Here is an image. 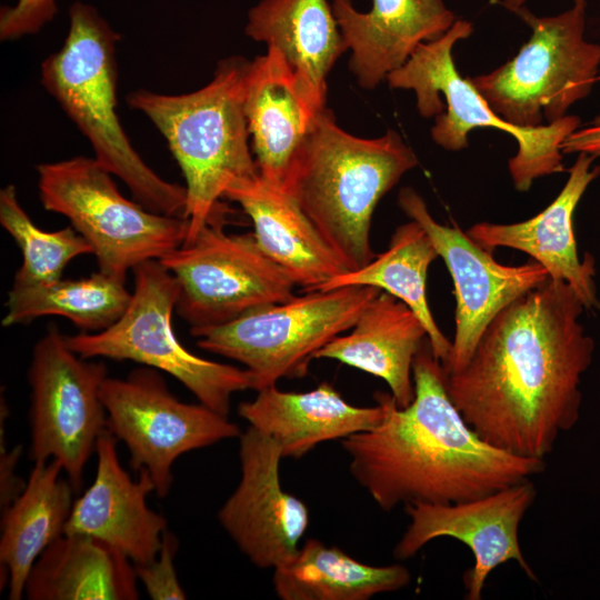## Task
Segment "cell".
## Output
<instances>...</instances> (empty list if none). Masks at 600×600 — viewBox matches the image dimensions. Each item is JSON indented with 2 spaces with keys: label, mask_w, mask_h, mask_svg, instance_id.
<instances>
[{
  "label": "cell",
  "mask_w": 600,
  "mask_h": 600,
  "mask_svg": "<svg viewBox=\"0 0 600 600\" xmlns=\"http://www.w3.org/2000/svg\"><path fill=\"white\" fill-rule=\"evenodd\" d=\"M583 309L571 286L548 278L506 306L466 366L447 374L452 402L482 440L544 460L577 423L594 349L579 321Z\"/></svg>",
  "instance_id": "obj_1"
},
{
  "label": "cell",
  "mask_w": 600,
  "mask_h": 600,
  "mask_svg": "<svg viewBox=\"0 0 600 600\" xmlns=\"http://www.w3.org/2000/svg\"><path fill=\"white\" fill-rule=\"evenodd\" d=\"M409 406L399 408L391 396L379 426L342 439L352 477L380 509L471 500L544 470V460L500 450L468 426L428 337L414 356Z\"/></svg>",
  "instance_id": "obj_2"
},
{
  "label": "cell",
  "mask_w": 600,
  "mask_h": 600,
  "mask_svg": "<svg viewBox=\"0 0 600 600\" xmlns=\"http://www.w3.org/2000/svg\"><path fill=\"white\" fill-rule=\"evenodd\" d=\"M416 166V153L396 131L388 130L374 139L352 136L337 124L324 107L318 112L282 189L347 271H353L376 257L370 229L377 204Z\"/></svg>",
  "instance_id": "obj_3"
},
{
  "label": "cell",
  "mask_w": 600,
  "mask_h": 600,
  "mask_svg": "<svg viewBox=\"0 0 600 600\" xmlns=\"http://www.w3.org/2000/svg\"><path fill=\"white\" fill-rule=\"evenodd\" d=\"M247 64L240 57L221 60L212 80L193 92L139 89L127 96L128 104L164 137L183 173L189 223L184 243L209 221L224 218L228 210L220 199L232 183L258 174L243 109Z\"/></svg>",
  "instance_id": "obj_4"
},
{
  "label": "cell",
  "mask_w": 600,
  "mask_h": 600,
  "mask_svg": "<svg viewBox=\"0 0 600 600\" xmlns=\"http://www.w3.org/2000/svg\"><path fill=\"white\" fill-rule=\"evenodd\" d=\"M62 47L41 63V83L88 139L94 159L120 178L150 211L184 219L187 190L156 173L140 157L117 114L120 39L88 3L76 1Z\"/></svg>",
  "instance_id": "obj_5"
},
{
  "label": "cell",
  "mask_w": 600,
  "mask_h": 600,
  "mask_svg": "<svg viewBox=\"0 0 600 600\" xmlns=\"http://www.w3.org/2000/svg\"><path fill=\"white\" fill-rule=\"evenodd\" d=\"M472 23L456 20L439 39L422 42L407 62L386 78L396 89L413 90L421 116H436L431 128L433 141L446 150L468 147V132L491 127L510 133L518 142V152L508 161L509 172L518 191H528L538 178L562 172V143L581 123L577 116H564L556 122L520 128L500 118L467 78L458 73L452 48L468 38Z\"/></svg>",
  "instance_id": "obj_6"
},
{
  "label": "cell",
  "mask_w": 600,
  "mask_h": 600,
  "mask_svg": "<svg viewBox=\"0 0 600 600\" xmlns=\"http://www.w3.org/2000/svg\"><path fill=\"white\" fill-rule=\"evenodd\" d=\"M132 272L134 288L122 316L102 331L66 336L68 346L86 359L130 360L168 373L200 403L229 416L232 396L254 390L252 374L198 357L178 340L172 313L179 284L159 260L144 261Z\"/></svg>",
  "instance_id": "obj_7"
},
{
  "label": "cell",
  "mask_w": 600,
  "mask_h": 600,
  "mask_svg": "<svg viewBox=\"0 0 600 600\" xmlns=\"http://www.w3.org/2000/svg\"><path fill=\"white\" fill-rule=\"evenodd\" d=\"M39 197L90 243L99 271L126 281L129 270L159 260L186 241V219L157 213L122 196L112 173L83 156L37 166Z\"/></svg>",
  "instance_id": "obj_8"
},
{
  "label": "cell",
  "mask_w": 600,
  "mask_h": 600,
  "mask_svg": "<svg viewBox=\"0 0 600 600\" xmlns=\"http://www.w3.org/2000/svg\"><path fill=\"white\" fill-rule=\"evenodd\" d=\"M380 291L370 286L310 290L190 334L200 349L243 364L259 391L306 376L314 354L350 330Z\"/></svg>",
  "instance_id": "obj_9"
},
{
  "label": "cell",
  "mask_w": 600,
  "mask_h": 600,
  "mask_svg": "<svg viewBox=\"0 0 600 600\" xmlns=\"http://www.w3.org/2000/svg\"><path fill=\"white\" fill-rule=\"evenodd\" d=\"M586 3L552 17L524 7L517 13L532 34L518 54L490 73L468 77L490 108L520 128L546 126L589 94L600 64V44L584 37Z\"/></svg>",
  "instance_id": "obj_10"
},
{
  "label": "cell",
  "mask_w": 600,
  "mask_h": 600,
  "mask_svg": "<svg viewBox=\"0 0 600 600\" xmlns=\"http://www.w3.org/2000/svg\"><path fill=\"white\" fill-rule=\"evenodd\" d=\"M223 224L209 221L191 242L159 259L178 281L176 311L190 330L226 324L294 296L296 283L253 232L227 233Z\"/></svg>",
  "instance_id": "obj_11"
},
{
  "label": "cell",
  "mask_w": 600,
  "mask_h": 600,
  "mask_svg": "<svg viewBox=\"0 0 600 600\" xmlns=\"http://www.w3.org/2000/svg\"><path fill=\"white\" fill-rule=\"evenodd\" d=\"M107 377V366L76 353L54 323L33 346L28 369L29 458L32 462L56 460L76 492L107 429L101 400Z\"/></svg>",
  "instance_id": "obj_12"
},
{
  "label": "cell",
  "mask_w": 600,
  "mask_h": 600,
  "mask_svg": "<svg viewBox=\"0 0 600 600\" xmlns=\"http://www.w3.org/2000/svg\"><path fill=\"white\" fill-rule=\"evenodd\" d=\"M107 430L127 447L130 466L144 469L159 498L173 482L176 460L192 450L240 437L239 427L202 403H187L169 389L161 371L140 367L101 387Z\"/></svg>",
  "instance_id": "obj_13"
},
{
  "label": "cell",
  "mask_w": 600,
  "mask_h": 600,
  "mask_svg": "<svg viewBox=\"0 0 600 600\" xmlns=\"http://www.w3.org/2000/svg\"><path fill=\"white\" fill-rule=\"evenodd\" d=\"M398 204L429 234L453 281L456 331L450 354L442 363L450 374L466 366L490 321L513 300L543 283L549 274L536 261L520 266L499 263L491 251L458 226L436 221L422 197L410 187L400 189Z\"/></svg>",
  "instance_id": "obj_14"
},
{
  "label": "cell",
  "mask_w": 600,
  "mask_h": 600,
  "mask_svg": "<svg viewBox=\"0 0 600 600\" xmlns=\"http://www.w3.org/2000/svg\"><path fill=\"white\" fill-rule=\"evenodd\" d=\"M531 479L506 487L487 496L447 503L406 506L410 522L393 549L397 560H406L440 537L464 543L474 562L463 574L466 598L480 600L484 582L500 564L516 561L533 581H538L522 554L519 526L536 500Z\"/></svg>",
  "instance_id": "obj_15"
},
{
  "label": "cell",
  "mask_w": 600,
  "mask_h": 600,
  "mask_svg": "<svg viewBox=\"0 0 600 600\" xmlns=\"http://www.w3.org/2000/svg\"><path fill=\"white\" fill-rule=\"evenodd\" d=\"M239 439L241 478L217 517L252 564L276 569L298 552L309 509L281 487L283 457L276 440L251 426Z\"/></svg>",
  "instance_id": "obj_16"
},
{
  "label": "cell",
  "mask_w": 600,
  "mask_h": 600,
  "mask_svg": "<svg viewBox=\"0 0 600 600\" xmlns=\"http://www.w3.org/2000/svg\"><path fill=\"white\" fill-rule=\"evenodd\" d=\"M117 439L107 429L96 444L97 470L91 486L73 501L64 533L94 537L124 553L133 564L159 553L167 519L147 503L154 484L144 469L133 480L120 463Z\"/></svg>",
  "instance_id": "obj_17"
},
{
  "label": "cell",
  "mask_w": 600,
  "mask_h": 600,
  "mask_svg": "<svg viewBox=\"0 0 600 600\" xmlns=\"http://www.w3.org/2000/svg\"><path fill=\"white\" fill-rule=\"evenodd\" d=\"M594 159L593 156L578 153L560 193L531 219L517 223L483 221L466 231L489 251L506 247L529 254L547 270L550 279L571 286L588 310L599 307L593 281L594 260L590 254L579 259L572 218L586 189L600 174L599 166L591 169Z\"/></svg>",
  "instance_id": "obj_18"
},
{
  "label": "cell",
  "mask_w": 600,
  "mask_h": 600,
  "mask_svg": "<svg viewBox=\"0 0 600 600\" xmlns=\"http://www.w3.org/2000/svg\"><path fill=\"white\" fill-rule=\"evenodd\" d=\"M332 12L360 87L376 88L402 67L416 48L442 37L456 22L443 0H373L368 12L351 0H333Z\"/></svg>",
  "instance_id": "obj_19"
},
{
  "label": "cell",
  "mask_w": 600,
  "mask_h": 600,
  "mask_svg": "<svg viewBox=\"0 0 600 600\" xmlns=\"http://www.w3.org/2000/svg\"><path fill=\"white\" fill-rule=\"evenodd\" d=\"M243 109L258 173L282 188L321 109L303 94L289 64L273 48L248 61Z\"/></svg>",
  "instance_id": "obj_20"
},
{
  "label": "cell",
  "mask_w": 600,
  "mask_h": 600,
  "mask_svg": "<svg viewBox=\"0 0 600 600\" xmlns=\"http://www.w3.org/2000/svg\"><path fill=\"white\" fill-rule=\"evenodd\" d=\"M391 393L379 392L373 407L348 403L328 382L307 392H287L276 384L241 402L239 416L279 444L283 458H300L317 444L344 439L379 426L386 418Z\"/></svg>",
  "instance_id": "obj_21"
},
{
  "label": "cell",
  "mask_w": 600,
  "mask_h": 600,
  "mask_svg": "<svg viewBox=\"0 0 600 600\" xmlns=\"http://www.w3.org/2000/svg\"><path fill=\"white\" fill-rule=\"evenodd\" d=\"M223 198L240 204L260 249L303 291L347 271L293 198L259 173L232 183Z\"/></svg>",
  "instance_id": "obj_22"
},
{
  "label": "cell",
  "mask_w": 600,
  "mask_h": 600,
  "mask_svg": "<svg viewBox=\"0 0 600 600\" xmlns=\"http://www.w3.org/2000/svg\"><path fill=\"white\" fill-rule=\"evenodd\" d=\"M244 31L279 51L308 100L317 109L326 107L328 73L348 50L327 0H260Z\"/></svg>",
  "instance_id": "obj_23"
},
{
  "label": "cell",
  "mask_w": 600,
  "mask_h": 600,
  "mask_svg": "<svg viewBox=\"0 0 600 600\" xmlns=\"http://www.w3.org/2000/svg\"><path fill=\"white\" fill-rule=\"evenodd\" d=\"M347 334H340L316 354L382 379L399 408L414 398L412 363L428 337L418 316L394 296L380 291Z\"/></svg>",
  "instance_id": "obj_24"
},
{
  "label": "cell",
  "mask_w": 600,
  "mask_h": 600,
  "mask_svg": "<svg viewBox=\"0 0 600 600\" xmlns=\"http://www.w3.org/2000/svg\"><path fill=\"white\" fill-rule=\"evenodd\" d=\"M133 562L88 534L63 533L32 566L24 588L29 600H137Z\"/></svg>",
  "instance_id": "obj_25"
},
{
  "label": "cell",
  "mask_w": 600,
  "mask_h": 600,
  "mask_svg": "<svg viewBox=\"0 0 600 600\" xmlns=\"http://www.w3.org/2000/svg\"><path fill=\"white\" fill-rule=\"evenodd\" d=\"M61 472L56 460L33 462L24 489L2 510L0 564L8 577L9 600L24 596L32 566L64 533L76 490Z\"/></svg>",
  "instance_id": "obj_26"
},
{
  "label": "cell",
  "mask_w": 600,
  "mask_h": 600,
  "mask_svg": "<svg viewBox=\"0 0 600 600\" xmlns=\"http://www.w3.org/2000/svg\"><path fill=\"white\" fill-rule=\"evenodd\" d=\"M411 574L399 563L369 566L334 546L309 539L273 569V588L282 600H367L407 587Z\"/></svg>",
  "instance_id": "obj_27"
},
{
  "label": "cell",
  "mask_w": 600,
  "mask_h": 600,
  "mask_svg": "<svg viewBox=\"0 0 600 600\" xmlns=\"http://www.w3.org/2000/svg\"><path fill=\"white\" fill-rule=\"evenodd\" d=\"M438 257L429 234L411 220L394 230L384 252L360 269L338 274L319 289L370 286L394 296L421 320L434 356L444 363L451 342L436 323L427 298L428 269Z\"/></svg>",
  "instance_id": "obj_28"
},
{
  "label": "cell",
  "mask_w": 600,
  "mask_h": 600,
  "mask_svg": "<svg viewBox=\"0 0 600 600\" xmlns=\"http://www.w3.org/2000/svg\"><path fill=\"white\" fill-rule=\"evenodd\" d=\"M124 282L98 271L81 279L13 286L8 293L3 327L28 323L44 316L69 319L80 332H99L126 311L131 292Z\"/></svg>",
  "instance_id": "obj_29"
},
{
  "label": "cell",
  "mask_w": 600,
  "mask_h": 600,
  "mask_svg": "<svg viewBox=\"0 0 600 600\" xmlns=\"http://www.w3.org/2000/svg\"><path fill=\"white\" fill-rule=\"evenodd\" d=\"M0 223L22 254L13 286L54 282L62 279L63 270L72 259L93 254L90 243L71 224L56 231L37 227L20 204L13 184L0 191Z\"/></svg>",
  "instance_id": "obj_30"
},
{
  "label": "cell",
  "mask_w": 600,
  "mask_h": 600,
  "mask_svg": "<svg viewBox=\"0 0 600 600\" xmlns=\"http://www.w3.org/2000/svg\"><path fill=\"white\" fill-rule=\"evenodd\" d=\"M178 546L176 536L167 530L163 533L158 556L149 563L134 564L137 578L152 600L187 598L174 567Z\"/></svg>",
  "instance_id": "obj_31"
},
{
  "label": "cell",
  "mask_w": 600,
  "mask_h": 600,
  "mask_svg": "<svg viewBox=\"0 0 600 600\" xmlns=\"http://www.w3.org/2000/svg\"><path fill=\"white\" fill-rule=\"evenodd\" d=\"M58 11L57 0H17L0 12L1 41L17 40L39 32Z\"/></svg>",
  "instance_id": "obj_32"
},
{
  "label": "cell",
  "mask_w": 600,
  "mask_h": 600,
  "mask_svg": "<svg viewBox=\"0 0 600 600\" xmlns=\"http://www.w3.org/2000/svg\"><path fill=\"white\" fill-rule=\"evenodd\" d=\"M0 507L7 508L24 489L26 482L16 473L17 464L22 454L21 446L8 451L0 440Z\"/></svg>",
  "instance_id": "obj_33"
},
{
  "label": "cell",
  "mask_w": 600,
  "mask_h": 600,
  "mask_svg": "<svg viewBox=\"0 0 600 600\" xmlns=\"http://www.w3.org/2000/svg\"><path fill=\"white\" fill-rule=\"evenodd\" d=\"M562 153H587L600 158V124L577 129L563 141Z\"/></svg>",
  "instance_id": "obj_34"
},
{
  "label": "cell",
  "mask_w": 600,
  "mask_h": 600,
  "mask_svg": "<svg viewBox=\"0 0 600 600\" xmlns=\"http://www.w3.org/2000/svg\"><path fill=\"white\" fill-rule=\"evenodd\" d=\"M574 3H586V0H573ZM526 0H504L503 1V6L512 11V12H516L518 9H520L521 7H523Z\"/></svg>",
  "instance_id": "obj_35"
},
{
  "label": "cell",
  "mask_w": 600,
  "mask_h": 600,
  "mask_svg": "<svg viewBox=\"0 0 600 600\" xmlns=\"http://www.w3.org/2000/svg\"><path fill=\"white\" fill-rule=\"evenodd\" d=\"M591 124H600V116L598 118H596Z\"/></svg>",
  "instance_id": "obj_36"
}]
</instances>
